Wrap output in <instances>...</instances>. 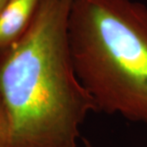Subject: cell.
I'll use <instances>...</instances> for the list:
<instances>
[{
  "mask_svg": "<svg viewBox=\"0 0 147 147\" xmlns=\"http://www.w3.org/2000/svg\"><path fill=\"white\" fill-rule=\"evenodd\" d=\"M74 0H42L23 35L0 53V96L11 147H78L80 126L96 111L80 82L69 42Z\"/></svg>",
  "mask_w": 147,
  "mask_h": 147,
  "instance_id": "cell-1",
  "label": "cell"
},
{
  "mask_svg": "<svg viewBox=\"0 0 147 147\" xmlns=\"http://www.w3.org/2000/svg\"><path fill=\"white\" fill-rule=\"evenodd\" d=\"M68 34L76 73L96 111L147 126V5L74 0Z\"/></svg>",
  "mask_w": 147,
  "mask_h": 147,
  "instance_id": "cell-2",
  "label": "cell"
},
{
  "mask_svg": "<svg viewBox=\"0 0 147 147\" xmlns=\"http://www.w3.org/2000/svg\"><path fill=\"white\" fill-rule=\"evenodd\" d=\"M42 0H7L0 13V53L26 31Z\"/></svg>",
  "mask_w": 147,
  "mask_h": 147,
  "instance_id": "cell-3",
  "label": "cell"
},
{
  "mask_svg": "<svg viewBox=\"0 0 147 147\" xmlns=\"http://www.w3.org/2000/svg\"><path fill=\"white\" fill-rule=\"evenodd\" d=\"M0 147H11V124L5 104L0 96Z\"/></svg>",
  "mask_w": 147,
  "mask_h": 147,
  "instance_id": "cell-4",
  "label": "cell"
},
{
  "mask_svg": "<svg viewBox=\"0 0 147 147\" xmlns=\"http://www.w3.org/2000/svg\"><path fill=\"white\" fill-rule=\"evenodd\" d=\"M7 0H0V13H1V11H3V9L6 3H7Z\"/></svg>",
  "mask_w": 147,
  "mask_h": 147,
  "instance_id": "cell-5",
  "label": "cell"
},
{
  "mask_svg": "<svg viewBox=\"0 0 147 147\" xmlns=\"http://www.w3.org/2000/svg\"><path fill=\"white\" fill-rule=\"evenodd\" d=\"M83 142H84V145L85 147H92V146L91 145V143H90L87 139H85V138H83Z\"/></svg>",
  "mask_w": 147,
  "mask_h": 147,
  "instance_id": "cell-6",
  "label": "cell"
}]
</instances>
